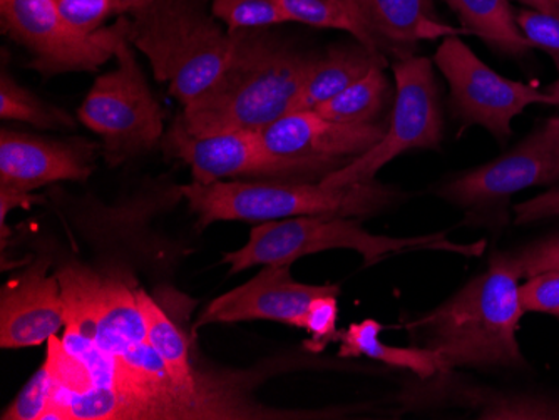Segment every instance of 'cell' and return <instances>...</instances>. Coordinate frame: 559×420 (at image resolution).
Instances as JSON below:
<instances>
[{
    "mask_svg": "<svg viewBox=\"0 0 559 420\" xmlns=\"http://www.w3.org/2000/svg\"><path fill=\"white\" fill-rule=\"evenodd\" d=\"M520 278L513 255L496 252L485 274L405 325L411 341L438 353L445 370L523 369Z\"/></svg>",
    "mask_w": 559,
    "mask_h": 420,
    "instance_id": "1",
    "label": "cell"
},
{
    "mask_svg": "<svg viewBox=\"0 0 559 420\" xmlns=\"http://www.w3.org/2000/svg\"><path fill=\"white\" fill-rule=\"evenodd\" d=\"M235 37L225 72L178 118L191 134L260 133L297 108L316 56L301 55L263 29L238 31Z\"/></svg>",
    "mask_w": 559,
    "mask_h": 420,
    "instance_id": "2",
    "label": "cell"
},
{
    "mask_svg": "<svg viewBox=\"0 0 559 420\" xmlns=\"http://www.w3.org/2000/svg\"><path fill=\"white\" fill-rule=\"evenodd\" d=\"M326 250H354L362 255V266L376 265L391 255L409 252H449L463 256L485 253L486 241L455 243L448 231L419 237H388L369 233L352 216H297L265 221L251 228L247 244L237 252L225 253L223 263L230 275L259 265H292L304 256Z\"/></svg>",
    "mask_w": 559,
    "mask_h": 420,
    "instance_id": "3",
    "label": "cell"
},
{
    "mask_svg": "<svg viewBox=\"0 0 559 420\" xmlns=\"http://www.w3.org/2000/svg\"><path fill=\"white\" fill-rule=\"evenodd\" d=\"M198 227L216 221H276L297 216H369L392 205L397 191L376 180L350 187H325L304 181H216L201 184L193 181L180 187Z\"/></svg>",
    "mask_w": 559,
    "mask_h": 420,
    "instance_id": "4",
    "label": "cell"
},
{
    "mask_svg": "<svg viewBox=\"0 0 559 420\" xmlns=\"http://www.w3.org/2000/svg\"><path fill=\"white\" fill-rule=\"evenodd\" d=\"M130 43L150 61L155 77L187 108L219 80L235 52L225 33L193 0H156L133 14Z\"/></svg>",
    "mask_w": 559,
    "mask_h": 420,
    "instance_id": "5",
    "label": "cell"
},
{
    "mask_svg": "<svg viewBox=\"0 0 559 420\" xmlns=\"http://www.w3.org/2000/svg\"><path fill=\"white\" fill-rule=\"evenodd\" d=\"M130 39L116 52L118 68L97 77L78 116L103 140L109 166L155 149L165 136L163 109L147 86Z\"/></svg>",
    "mask_w": 559,
    "mask_h": 420,
    "instance_id": "6",
    "label": "cell"
},
{
    "mask_svg": "<svg viewBox=\"0 0 559 420\" xmlns=\"http://www.w3.org/2000/svg\"><path fill=\"white\" fill-rule=\"evenodd\" d=\"M162 143L166 156L187 163L193 180L201 184L234 178L319 183L344 166L342 163L275 155L259 131H226L197 136L187 131L180 119H176Z\"/></svg>",
    "mask_w": 559,
    "mask_h": 420,
    "instance_id": "7",
    "label": "cell"
},
{
    "mask_svg": "<svg viewBox=\"0 0 559 420\" xmlns=\"http://www.w3.org/2000/svg\"><path fill=\"white\" fill-rule=\"evenodd\" d=\"M395 93L384 137L320 183L350 187L376 180L377 172L392 159L413 149H439L442 141V112L432 62L426 58L401 59L394 64Z\"/></svg>",
    "mask_w": 559,
    "mask_h": 420,
    "instance_id": "8",
    "label": "cell"
},
{
    "mask_svg": "<svg viewBox=\"0 0 559 420\" xmlns=\"http://www.w3.org/2000/svg\"><path fill=\"white\" fill-rule=\"evenodd\" d=\"M5 33L33 52V68L46 76L94 71L130 39L131 21L121 15L115 26L93 34L72 29L55 0H0Z\"/></svg>",
    "mask_w": 559,
    "mask_h": 420,
    "instance_id": "9",
    "label": "cell"
},
{
    "mask_svg": "<svg viewBox=\"0 0 559 420\" xmlns=\"http://www.w3.org/2000/svg\"><path fill=\"white\" fill-rule=\"evenodd\" d=\"M435 61L451 87L452 111L463 128H485L498 141L513 134V119L527 106H559L546 91L498 74L457 36L444 37Z\"/></svg>",
    "mask_w": 559,
    "mask_h": 420,
    "instance_id": "10",
    "label": "cell"
},
{
    "mask_svg": "<svg viewBox=\"0 0 559 420\" xmlns=\"http://www.w3.org/2000/svg\"><path fill=\"white\" fill-rule=\"evenodd\" d=\"M559 181V118L530 134L523 143L495 161L452 178L438 194L467 209H492L513 194Z\"/></svg>",
    "mask_w": 559,
    "mask_h": 420,
    "instance_id": "11",
    "label": "cell"
},
{
    "mask_svg": "<svg viewBox=\"0 0 559 420\" xmlns=\"http://www.w3.org/2000/svg\"><path fill=\"white\" fill-rule=\"evenodd\" d=\"M66 302V325L90 337L112 359L146 341L136 290L108 280L81 265L59 269Z\"/></svg>",
    "mask_w": 559,
    "mask_h": 420,
    "instance_id": "12",
    "label": "cell"
},
{
    "mask_svg": "<svg viewBox=\"0 0 559 420\" xmlns=\"http://www.w3.org/2000/svg\"><path fill=\"white\" fill-rule=\"evenodd\" d=\"M290 266L265 265L257 277L213 300L197 320V328L250 320L304 328L310 303L322 295L341 293V287L301 284L295 280Z\"/></svg>",
    "mask_w": 559,
    "mask_h": 420,
    "instance_id": "13",
    "label": "cell"
},
{
    "mask_svg": "<svg viewBox=\"0 0 559 420\" xmlns=\"http://www.w3.org/2000/svg\"><path fill=\"white\" fill-rule=\"evenodd\" d=\"M49 256H37L0 290V347H37L66 327V302Z\"/></svg>",
    "mask_w": 559,
    "mask_h": 420,
    "instance_id": "14",
    "label": "cell"
},
{
    "mask_svg": "<svg viewBox=\"0 0 559 420\" xmlns=\"http://www.w3.org/2000/svg\"><path fill=\"white\" fill-rule=\"evenodd\" d=\"M93 144L56 141L2 130L0 188L33 193L56 181H86L93 172Z\"/></svg>",
    "mask_w": 559,
    "mask_h": 420,
    "instance_id": "15",
    "label": "cell"
},
{
    "mask_svg": "<svg viewBox=\"0 0 559 420\" xmlns=\"http://www.w3.org/2000/svg\"><path fill=\"white\" fill-rule=\"evenodd\" d=\"M385 130L380 122L348 124L330 121L317 111H295L276 119L260 134L275 155L347 165L372 149Z\"/></svg>",
    "mask_w": 559,
    "mask_h": 420,
    "instance_id": "16",
    "label": "cell"
},
{
    "mask_svg": "<svg viewBox=\"0 0 559 420\" xmlns=\"http://www.w3.org/2000/svg\"><path fill=\"white\" fill-rule=\"evenodd\" d=\"M360 44L382 52L411 58L420 40L444 39L464 29H454L438 21L430 0H348Z\"/></svg>",
    "mask_w": 559,
    "mask_h": 420,
    "instance_id": "17",
    "label": "cell"
},
{
    "mask_svg": "<svg viewBox=\"0 0 559 420\" xmlns=\"http://www.w3.org/2000/svg\"><path fill=\"white\" fill-rule=\"evenodd\" d=\"M385 64L388 61L382 52L373 51L360 43L332 47L325 56L313 62L295 111H313L362 80L377 65L385 68Z\"/></svg>",
    "mask_w": 559,
    "mask_h": 420,
    "instance_id": "18",
    "label": "cell"
},
{
    "mask_svg": "<svg viewBox=\"0 0 559 420\" xmlns=\"http://www.w3.org/2000/svg\"><path fill=\"white\" fill-rule=\"evenodd\" d=\"M382 331H384V325L373 319L352 324L347 331L338 334V341H341L338 357L341 359L369 357L377 362L411 370L420 381H427L439 372H445L444 363L438 353L424 349V347H417V345L394 347V345L382 344L380 341Z\"/></svg>",
    "mask_w": 559,
    "mask_h": 420,
    "instance_id": "19",
    "label": "cell"
},
{
    "mask_svg": "<svg viewBox=\"0 0 559 420\" xmlns=\"http://www.w3.org/2000/svg\"><path fill=\"white\" fill-rule=\"evenodd\" d=\"M466 34L480 37L502 55H526L531 47L521 34L508 0H445Z\"/></svg>",
    "mask_w": 559,
    "mask_h": 420,
    "instance_id": "20",
    "label": "cell"
},
{
    "mask_svg": "<svg viewBox=\"0 0 559 420\" xmlns=\"http://www.w3.org/2000/svg\"><path fill=\"white\" fill-rule=\"evenodd\" d=\"M136 299L143 313L147 344L165 360L175 384L185 394L198 399L197 381L191 369L187 338L143 288H138Z\"/></svg>",
    "mask_w": 559,
    "mask_h": 420,
    "instance_id": "21",
    "label": "cell"
},
{
    "mask_svg": "<svg viewBox=\"0 0 559 420\" xmlns=\"http://www.w3.org/2000/svg\"><path fill=\"white\" fill-rule=\"evenodd\" d=\"M389 96L391 83L385 76L384 65H377L362 80L352 84L313 111L330 121L367 124L376 122L377 116L384 111Z\"/></svg>",
    "mask_w": 559,
    "mask_h": 420,
    "instance_id": "22",
    "label": "cell"
},
{
    "mask_svg": "<svg viewBox=\"0 0 559 420\" xmlns=\"http://www.w3.org/2000/svg\"><path fill=\"white\" fill-rule=\"evenodd\" d=\"M0 118L29 122L39 130L74 127V121L68 112L40 101L31 91L19 86L14 77L9 76L5 71H2L0 76Z\"/></svg>",
    "mask_w": 559,
    "mask_h": 420,
    "instance_id": "23",
    "label": "cell"
},
{
    "mask_svg": "<svg viewBox=\"0 0 559 420\" xmlns=\"http://www.w3.org/2000/svg\"><path fill=\"white\" fill-rule=\"evenodd\" d=\"M288 22H300L317 29L345 31L360 40V31L348 8V0H278Z\"/></svg>",
    "mask_w": 559,
    "mask_h": 420,
    "instance_id": "24",
    "label": "cell"
},
{
    "mask_svg": "<svg viewBox=\"0 0 559 420\" xmlns=\"http://www.w3.org/2000/svg\"><path fill=\"white\" fill-rule=\"evenodd\" d=\"M213 17L228 27V33L265 29L288 22L278 0H213Z\"/></svg>",
    "mask_w": 559,
    "mask_h": 420,
    "instance_id": "25",
    "label": "cell"
},
{
    "mask_svg": "<svg viewBox=\"0 0 559 420\" xmlns=\"http://www.w3.org/2000/svg\"><path fill=\"white\" fill-rule=\"evenodd\" d=\"M56 381L47 362L22 387L14 403L2 413L4 420H44L55 399Z\"/></svg>",
    "mask_w": 559,
    "mask_h": 420,
    "instance_id": "26",
    "label": "cell"
},
{
    "mask_svg": "<svg viewBox=\"0 0 559 420\" xmlns=\"http://www.w3.org/2000/svg\"><path fill=\"white\" fill-rule=\"evenodd\" d=\"M338 295H322L310 303L304 320V328L310 338L305 341V349L322 352L330 341L338 340Z\"/></svg>",
    "mask_w": 559,
    "mask_h": 420,
    "instance_id": "27",
    "label": "cell"
},
{
    "mask_svg": "<svg viewBox=\"0 0 559 420\" xmlns=\"http://www.w3.org/2000/svg\"><path fill=\"white\" fill-rule=\"evenodd\" d=\"M524 313H546L559 320V269H548L520 284Z\"/></svg>",
    "mask_w": 559,
    "mask_h": 420,
    "instance_id": "28",
    "label": "cell"
},
{
    "mask_svg": "<svg viewBox=\"0 0 559 420\" xmlns=\"http://www.w3.org/2000/svg\"><path fill=\"white\" fill-rule=\"evenodd\" d=\"M56 8L72 29L93 34L116 14V0H55Z\"/></svg>",
    "mask_w": 559,
    "mask_h": 420,
    "instance_id": "29",
    "label": "cell"
},
{
    "mask_svg": "<svg viewBox=\"0 0 559 420\" xmlns=\"http://www.w3.org/2000/svg\"><path fill=\"white\" fill-rule=\"evenodd\" d=\"M521 34L531 47L548 52L559 72V15L536 11H521L516 15Z\"/></svg>",
    "mask_w": 559,
    "mask_h": 420,
    "instance_id": "30",
    "label": "cell"
},
{
    "mask_svg": "<svg viewBox=\"0 0 559 420\" xmlns=\"http://www.w3.org/2000/svg\"><path fill=\"white\" fill-rule=\"evenodd\" d=\"M513 260L520 269L521 278H530L548 269H559V237L536 241L520 250L513 255Z\"/></svg>",
    "mask_w": 559,
    "mask_h": 420,
    "instance_id": "31",
    "label": "cell"
},
{
    "mask_svg": "<svg viewBox=\"0 0 559 420\" xmlns=\"http://www.w3.org/2000/svg\"><path fill=\"white\" fill-rule=\"evenodd\" d=\"M516 225H530L559 216V184L514 206Z\"/></svg>",
    "mask_w": 559,
    "mask_h": 420,
    "instance_id": "32",
    "label": "cell"
},
{
    "mask_svg": "<svg viewBox=\"0 0 559 420\" xmlns=\"http://www.w3.org/2000/svg\"><path fill=\"white\" fill-rule=\"evenodd\" d=\"M39 202V196L31 193H22L17 190H9V188H0V228H2V250L8 244V219L9 212L14 208H29L33 203Z\"/></svg>",
    "mask_w": 559,
    "mask_h": 420,
    "instance_id": "33",
    "label": "cell"
},
{
    "mask_svg": "<svg viewBox=\"0 0 559 420\" xmlns=\"http://www.w3.org/2000/svg\"><path fill=\"white\" fill-rule=\"evenodd\" d=\"M156 0H116V14H136L143 9L150 8Z\"/></svg>",
    "mask_w": 559,
    "mask_h": 420,
    "instance_id": "34",
    "label": "cell"
},
{
    "mask_svg": "<svg viewBox=\"0 0 559 420\" xmlns=\"http://www.w3.org/2000/svg\"><path fill=\"white\" fill-rule=\"evenodd\" d=\"M518 2L527 5L531 11L559 15V0H518Z\"/></svg>",
    "mask_w": 559,
    "mask_h": 420,
    "instance_id": "35",
    "label": "cell"
},
{
    "mask_svg": "<svg viewBox=\"0 0 559 420\" xmlns=\"http://www.w3.org/2000/svg\"><path fill=\"white\" fill-rule=\"evenodd\" d=\"M546 93H548L549 96L555 97L559 105V80H556L555 83L549 84V86L546 87Z\"/></svg>",
    "mask_w": 559,
    "mask_h": 420,
    "instance_id": "36",
    "label": "cell"
}]
</instances>
